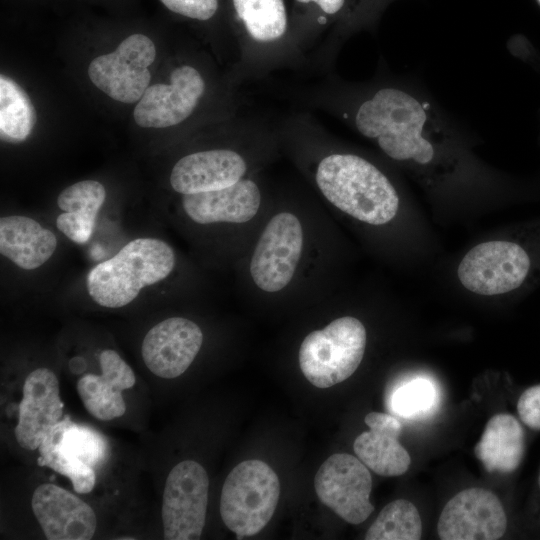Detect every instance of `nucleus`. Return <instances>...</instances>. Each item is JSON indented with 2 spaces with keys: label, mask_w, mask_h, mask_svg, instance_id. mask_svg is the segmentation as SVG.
Here are the masks:
<instances>
[{
  "label": "nucleus",
  "mask_w": 540,
  "mask_h": 540,
  "mask_svg": "<svg viewBox=\"0 0 540 540\" xmlns=\"http://www.w3.org/2000/svg\"><path fill=\"white\" fill-rule=\"evenodd\" d=\"M347 92L343 118L388 158L433 169L459 152L457 125L414 85L381 82Z\"/></svg>",
  "instance_id": "nucleus-1"
},
{
  "label": "nucleus",
  "mask_w": 540,
  "mask_h": 540,
  "mask_svg": "<svg viewBox=\"0 0 540 540\" xmlns=\"http://www.w3.org/2000/svg\"><path fill=\"white\" fill-rule=\"evenodd\" d=\"M315 181L331 204L359 221L383 225L397 214L399 195L391 180L360 155L334 152L324 156Z\"/></svg>",
  "instance_id": "nucleus-2"
},
{
  "label": "nucleus",
  "mask_w": 540,
  "mask_h": 540,
  "mask_svg": "<svg viewBox=\"0 0 540 540\" xmlns=\"http://www.w3.org/2000/svg\"><path fill=\"white\" fill-rule=\"evenodd\" d=\"M174 266L170 245L156 238H137L89 271L87 290L100 306L120 308L131 303L145 286L164 280Z\"/></svg>",
  "instance_id": "nucleus-3"
},
{
  "label": "nucleus",
  "mask_w": 540,
  "mask_h": 540,
  "mask_svg": "<svg viewBox=\"0 0 540 540\" xmlns=\"http://www.w3.org/2000/svg\"><path fill=\"white\" fill-rule=\"evenodd\" d=\"M280 482L260 460H246L228 474L221 491L220 514L237 539L258 534L271 520L278 504Z\"/></svg>",
  "instance_id": "nucleus-4"
},
{
  "label": "nucleus",
  "mask_w": 540,
  "mask_h": 540,
  "mask_svg": "<svg viewBox=\"0 0 540 540\" xmlns=\"http://www.w3.org/2000/svg\"><path fill=\"white\" fill-rule=\"evenodd\" d=\"M366 341V329L360 320L337 318L304 338L299 349L301 371L318 388L341 383L359 367Z\"/></svg>",
  "instance_id": "nucleus-5"
},
{
  "label": "nucleus",
  "mask_w": 540,
  "mask_h": 540,
  "mask_svg": "<svg viewBox=\"0 0 540 540\" xmlns=\"http://www.w3.org/2000/svg\"><path fill=\"white\" fill-rule=\"evenodd\" d=\"M156 47L146 34L133 33L111 53L95 57L88 66L90 81L115 101L138 102L151 80Z\"/></svg>",
  "instance_id": "nucleus-6"
},
{
  "label": "nucleus",
  "mask_w": 540,
  "mask_h": 540,
  "mask_svg": "<svg viewBox=\"0 0 540 540\" xmlns=\"http://www.w3.org/2000/svg\"><path fill=\"white\" fill-rule=\"evenodd\" d=\"M209 478L196 461L175 465L167 476L162 501L164 537L168 540H196L205 526Z\"/></svg>",
  "instance_id": "nucleus-7"
},
{
  "label": "nucleus",
  "mask_w": 540,
  "mask_h": 540,
  "mask_svg": "<svg viewBox=\"0 0 540 540\" xmlns=\"http://www.w3.org/2000/svg\"><path fill=\"white\" fill-rule=\"evenodd\" d=\"M314 486L320 501L350 524L364 522L374 510L372 477L358 457L333 454L318 469Z\"/></svg>",
  "instance_id": "nucleus-8"
},
{
  "label": "nucleus",
  "mask_w": 540,
  "mask_h": 540,
  "mask_svg": "<svg viewBox=\"0 0 540 540\" xmlns=\"http://www.w3.org/2000/svg\"><path fill=\"white\" fill-rule=\"evenodd\" d=\"M303 249V229L292 213L276 214L267 223L250 262L254 283L265 292L285 288L293 278Z\"/></svg>",
  "instance_id": "nucleus-9"
},
{
  "label": "nucleus",
  "mask_w": 540,
  "mask_h": 540,
  "mask_svg": "<svg viewBox=\"0 0 540 540\" xmlns=\"http://www.w3.org/2000/svg\"><path fill=\"white\" fill-rule=\"evenodd\" d=\"M206 91L200 71L183 64L175 68L169 83L151 85L137 102L133 118L143 128H168L186 121Z\"/></svg>",
  "instance_id": "nucleus-10"
},
{
  "label": "nucleus",
  "mask_w": 540,
  "mask_h": 540,
  "mask_svg": "<svg viewBox=\"0 0 540 540\" xmlns=\"http://www.w3.org/2000/svg\"><path fill=\"white\" fill-rule=\"evenodd\" d=\"M508 520L503 504L491 491L468 488L444 506L437 524L442 540H496L504 536Z\"/></svg>",
  "instance_id": "nucleus-11"
},
{
  "label": "nucleus",
  "mask_w": 540,
  "mask_h": 540,
  "mask_svg": "<svg viewBox=\"0 0 540 540\" xmlns=\"http://www.w3.org/2000/svg\"><path fill=\"white\" fill-rule=\"evenodd\" d=\"M203 333L193 321L171 317L145 335L141 353L146 367L156 376L172 379L182 375L196 358Z\"/></svg>",
  "instance_id": "nucleus-12"
},
{
  "label": "nucleus",
  "mask_w": 540,
  "mask_h": 540,
  "mask_svg": "<svg viewBox=\"0 0 540 540\" xmlns=\"http://www.w3.org/2000/svg\"><path fill=\"white\" fill-rule=\"evenodd\" d=\"M23 397L14 429L18 444L36 450L49 431L61 420L63 402L55 373L45 367L30 372L23 384Z\"/></svg>",
  "instance_id": "nucleus-13"
},
{
  "label": "nucleus",
  "mask_w": 540,
  "mask_h": 540,
  "mask_svg": "<svg viewBox=\"0 0 540 540\" xmlns=\"http://www.w3.org/2000/svg\"><path fill=\"white\" fill-rule=\"evenodd\" d=\"M31 506L49 540H89L97 528L94 510L81 498L53 483L33 492Z\"/></svg>",
  "instance_id": "nucleus-14"
},
{
  "label": "nucleus",
  "mask_w": 540,
  "mask_h": 540,
  "mask_svg": "<svg viewBox=\"0 0 540 540\" xmlns=\"http://www.w3.org/2000/svg\"><path fill=\"white\" fill-rule=\"evenodd\" d=\"M244 156L232 149H209L190 153L173 166L170 184L182 195L207 192L233 185L245 178Z\"/></svg>",
  "instance_id": "nucleus-15"
},
{
  "label": "nucleus",
  "mask_w": 540,
  "mask_h": 540,
  "mask_svg": "<svg viewBox=\"0 0 540 540\" xmlns=\"http://www.w3.org/2000/svg\"><path fill=\"white\" fill-rule=\"evenodd\" d=\"M99 363L102 373L83 375L76 388L86 410L98 420L109 421L125 413L122 391L132 388L136 378L132 368L112 349L101 352Z\"/></svg>",
  "instance_id": "nucleus-16"
},
{
  "label": "nucleus",
  "mask_w": 540,
  "mask_h": 540,
  "mask_svg": "<svg viewBox=\"0 0 540 540\" xmlns=\"http://www.w3.org/2000/svg\"><path fill=\"white\" fill-rule=\"evenodd\" d=\"M260 204V189L249 178L222 189L182 197L185 213L198 224L244 223L256 215Z\"/></svg>",
  "instance_id": "nucleus-17"
},
{
  "label": "nucleus",
  "mask_w": 540,
  "mask_h": 540,
  "mask_svg": "<svg viewBox=\"0 0 540 540\" xmlns=\"http://www.w3.org/2000/svg\"><path fill=\"white\" fill-rule=\"evenodd\" d=\"M364 421L369 430L355 439L356 456L381 476L393 477L407 472L411 458L398 439L402 430L399 420L386 413L370 412Z\"/></svg>",
  "instance_id": "nucleus-18"
},
{
  "label": "nucleus",
  "mask_w": 540,
  "mask_h": 540,
  "mask_svg": "<svg viewBox=\"0 0 540 540\" xmlns=\"http://www.w3.org/2000/svg\"><path fill=\"white\" fill-rule=\"evenodd\" d=\"M226 12L244 43L257 49L274 48L292 36L285 0H228Z\"/></svg>",
  "instance_id": "nucleus-19"
},
{
  "label": "nucleus",
  "mask_w": 540,
  "mask_h": 540,
  "mask_svg": "<svg viewBox=\"0 0 540 540\" xmlns=\"http://www.w3.org/2000/svg\"><path fill=\"white\" fill-rule=\"evenodd\" d=\"M526 434L519 418L508 413L494 415L475 446L477 459L488 472L511 474L525 455Z\"/></svg>",
  "instance_id": "nucleus-20"
},
{
  "label": "nucleus",
  "mask_w": 540,
  "mask_h": 540,
  "mask_svg": "<svg viewBox=\"0 0 540 540\" xmlns=\"http://www.w3.org/2000/svg\"><path fill=\"white\" fill-rule=\"evenodd\" d=\"M56 247L55 234L32 218L10 215L0 219V253L18 267L25 270L40 267Z\"/></svg>",
  "instance_id": "nucleus-21"
},
{
  "label": "nucleus",
  "mask_w": 540,
  "mask_h": 540,
  "mask_svg": "<svg viewBox=\"0 0 540 540\" xmlns=\"http://www.w3.org/2000/svg\"><path fill=\"white\" fill-rule=\"evenodd\" d=\"M105 197V187L96 180H83L68 186L57 198L58 207L64 211L56 219L57 228L73 242L86 243L93 233Z\"/></svg>",
  "instance_id": "nucleus-22"
},
{
  "label": "nucleus",
  "mask_w": 540,
  "mask_h": 540,
  "mask_svg": "<svg viewBox=\"0 0 540 540\" xmlns=\"http://www.w3.org/2000/svg\"><path fill=\"white\" fill-rule=\"evenodd\" d=\"M36 123L34 105L13 79L0 77V132L10 141H23L31 133Z\"/></svg>",
  "instance_id": "nucleus-23"
},
{
  "label": "nucleus",
  "mask_w": 540,
  "mask_h": 540,
  "mask_svg": "<svg viewBox=\"0 0 540 540\" xmlns=\"http://www.w3.org/2000/svg\"><path fill=\"white\" fill-rule=\"evenodd\" d=\"M59 452L96 466L107 452L106 441L97 432L73 423L69 416L60 420L48 433Z\"/></svg>",
  "instance_id": "nucleus-24"
},
{
  "label": "nucleus",
  "mask_w": 540,
  "mask_h": 540,
  "mask_svg": "<svg viewBox=\"0 0 540 540\" xmlns=\"http://www.w3.org/2000/svg\"><path fill=\"white\" fill-rule=\"evenodd\" d=\"M388 409L406 419H422L439 403V392L431 379L416 376L396 383L387 397Z\"/></svg>",
  "instance_id": "nucleus-25"
},
{
  "label": "nucleus",
  "mask_w": 540,
  "mask_h": 540,
  "mask_svg": "<svg viewBox=\"0 0 540 540\" xmlns=\"http://www.w3.org/2000/svg\"><path fill=\"white\" fill-rule=\"evenodd\" d=\"M422 536V520L416 506L397 499L387 504L368 529L367 540H418Z\"/></svg>",
  "instance_id": "nucleus-26"
},
{
  "label": "nucleus",
  "mask_w": 540,
  "mask_h": 540,
  "mask_svg": "<svg viewBox=\"0 0 540 540\" xmlns=\"http://www.w3.org/2000/svg\"><path fill=\"white\" fill-rule=\"evenodd\" d=\"M349 0H293L292 35L315 31L343 17Z\"/></svg>",
  "instance_id": "nucleus-27"
},
{
  "label": "nucleus",
  "mask_w": 540,
  "mask_h": 540,
  "mask_svg": "<svg viewBox=\"0 0 540 540\" xmlns=\"http://www.w3.org/2000/svg\"><path fill=\"white\" fill-rule=\"evenodd\" d=\"M38 450L40 453L39 465L48 466L68 477L72 482L73 489L79 494H87L92 491L96 481L93 467L59 452L48 435Z\"/></svg>",
  "instance_id": "nucleus-28"
},
{
  "label": "nucleus",
  "mask_w": 540,
  "mask_h": 540,
  "mask_svg": "<svg viewBox=\"0 0 540 540\" xmlns=\"http://www.w3.org/2000/svg\"><path fill=\"white\" fill-rule=\"evenodd\" d=\"M395 0H349L347 9L336 24L337 36L373 28L385 9Z\"/></svg>",
  "instance_id": "nucleus-29"
},
{
  "label": "nucleus",
  "mask_w": 540,
  "mask_h": 540,
  "mask_svg": "<svg viewBox=\"0 0 540 540\" xmlns=\"http://www.w3.org/2000/svg\"><path fill=\"white\" fill-rule=\"evenodd\" d=\"M170 13L196 23L214 22L223 14L222 0H158Z\"/></svg>",
  "instance_id": "nucleus-30"
},
{
  "label": "nucleus",
  "mask_w": 540,
  "mask_h": 540,
  "mask_svg": "<svg viewBox=\"0 0 540 540\" xmlns=\"http://www.w3.org/2000/svg\"><path fill=\"white\" fill-rule=\"evenodd\" d=\"M516 409L523 425L540 431V384L530 386L520 394Z\"/></svg>",
  "instance_id": "nucleus-31"
},
{
  "label": "nucleus",
  "mask_w": 540,
  "mask_h": 540,
  "mask_svg": "<svg viewBox=\"0 0 540 540\" xmlns=\"http://www.w3.org/2000/svg\"><path fill=\"white\" fill-rule=\"evenodd\" d=\"M537 488H538V493L540 497V472H539L538 481H537Z\"/></svg>",
  "instance_id": "nucleus-32"
},
{
  "label": "nucleus",
  "mask_w": 540,
  "mask_h": 540,
  "mask_svg": "<svg viewBox=\"0 0 540 540\" xmlns=\"http://www.w3.org/2000/svg\"><path fill=\"white\" fill-rule=\"evenodd\" d=\"M537 1H538V3L540 4V0H537Z\"/></svg>",
  "instance_id": "nucleus-33"
}]
</instances>
